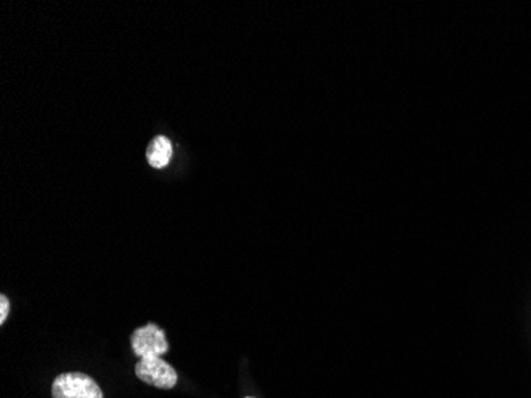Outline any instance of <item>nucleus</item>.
<instances>
[{
	"mask_svg": "<svg viewBox=\"0 0 531 398\" xmlns=\"http://www.w3.org/2000/svg\"><path fill=\"white\" fill-rule=\"evenodd\" d=\"M53 398H104L96 381L84 373H64L54 379Z\"/></svg>",
	"mask_w": 531,
	"mask_h": 398,
	"instance_id": "obj_1",
	"label": "nucleus"
},
{
	"mask_svg": "<svg viewBox=\"0 0 531 398\" xmlns=\"http://www.w3.org/2000/svg\"><path fill=\"white\" fill-rule=\"evenodd\" d=\"M135 374L144 383L158 389H172L179 381L175 369L161 357L140 358L135 365Z\"/></svg>",
	"mask_w": 531,
	"mask_h": 398,
	"instance_id": "obj_2",
	"label": "nucleus"
},
{
	"mask_svg": "<svg viewBox=\"0 0 531 398\" xmlns=\"http://www.w3.org/2000/svg\"><path fill=\"white\" fill-rule=\"evenodd\" d=\"M130 344H133L135 355L140 358L161 357L169 351L164 330L159 328L156 323H148L145 327L137 328L130 338Z\"/></svg>",
	"mask_w": 531,
	"mask_h": 398,
	"instance_id": "obj_3",
	"label": "nucleus"
},
{
	"mask_svg": "<svg viewBox=\"0 0 531 398\" xmlns=\"http://www.w3.org/2000/svg\"><path fill=\"white\" fill-rule=\"evenodd\" d=\"M174 147L165 135H156L147 149V161L150 163V166L156 169H163L169 164L170 158H172Z\"/></svg>",
	"mask_w": 531,
	"mask_h": 398,
	"instance_id": "obj_4",
	"label": "nucleus"
},
{
	"mask_svg": "<svg viewBox=\"0 0 531 398\" xmlns=\"http://www.w3.org/2000/svg\"><path fill=\"white\" fill-rule=\"evenodd\" d=\"M8 312H10V301L5 295H2V297H0V323L7 320Z\"/></svg>",
	"mask_w": 531,
	"mask_h": 398,
	"instance_id": "obj_5",
	"label": "nucleus"
},
{
	"mask_svg": "<svg viewBox=\"0 0 531 398\" xmlns=\"http://www.w3.org/2000/svg\"><path fill=\"white\" fill-rule=\"evenodd\" d=\"M247 398H253V397H247Z\"/></svg>",
	"mask_w": 531,
	"mask_h": 398,
	"instance_id": "obj_6",
	"label": "nucleus"
}]
</instances>
